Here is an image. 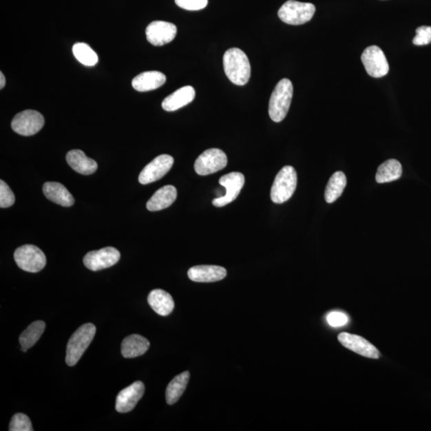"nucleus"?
Returning <instances> with one entry per match:
<instances>
[{"mask_svg": "<svg viewBox=\"0 0 431 431\" xmlns=\"http://www.w3.org/2000/svg\"><path fill=\"white\" fill-rule=\"evenodd\" d=\"M339 341L344 347L353 352L363 355L370 359H379V352L374 345L369 343L364 338L357 335L347 333H340L338 337Z\"/></svg>", "mask_w": 431, "mask_h": 431, "instance_id": "nucleus-15", "label": "nucleus"}, {"mask_svg": "<svg viewBox=\"0 0 431 431\" xmlns=\"http://www.w3.org/2000/svg\"><path fill=\"white\" fill-rule=\"evenodd\" d=\"M431 43V27L422 26L416 30V36L413 39V43L416 46H424Z\"/></svg>", "mask_w": 431, "mask_h": 431, "instance_id": "nucleus-31", "label": "nucleus"}, {"mask_svg": "<svg viewBox=\"0 0 431 431\" xmlns=\"http://www.w3.org/2000/svg\"><path fill=\"white\" fill-rule=\"evenodd\" d=\"M5 85H6V79H5L3 72H0V89H3Z\"/></svg>", "mask_w": 431, "mask_h": 431, "instance_id": "nucleus-34", "label": "nucleus"}, {"mask_svg": "<svg viewBox=\"0 0 431 431\" xmlns=\"http://www.w3.org/2000/svg\"><path fill=\"white\" fill-rule=\"evenodd\" d=\"M67 162L74 171L80 174L90 175L96 171L98 164L87 157L82 150L73 149L67 154Z\"/></svg>", "mask_w": 431, "mask_h": 431, "instance_id": "nucleus-19", "label": "nucleus"}, {"mask_svg": "<svg viewBox=\"0 0 431 431\" xmlns=\"http://www.w3.org/2000/svg\"><path fill=\"white\" fill-rule=\"evenodd\" d=\"M10 431H32L31 420L26 414L18 413L13 416L9 425Z\"/></svg>", "mask_w": 431, "mask_h": 431, "instance_id": "nucleus-29", "label": "nucleus"}, {"mask_svg": "<svg viewBox=\"0 0 431 431\" xmlns=\"http://www.w3.org/2000/svg\"><path fill=\"white\" fill-rule=\"evenodd\" d=\"M327 320L329 325L335 328L343 327V326L348 323V315L339 312L329 313L327 317Z\"/></svg>", "mask_w": 431, "mask_h": 431, "instance_id": "nucleus-33", "label": "nucleus"}, {"mask_svg": "<svg viewBox=\"0 0 431 431\" xmlns=\"http://www.w3.org/2000/svg\"><path fill=\"white\" fill-rule=\"evenodd\" d=\"M148 303L155 313L167 317L173 312L174 302L171 295L162 289H154L150 292Z\"/></svg>", "mask_w": 431, "mask_h": 431, "instance_id": "nucleus-23", "label": "nucleus"}, {"mask_svg": "<svg viewBox=\"0 0 431 431\" xmlns=\"http://www.w3.org/2000/svg\"><path fill=\"white\" fill-rule=\"evenodd\" d=\"M219 183L225 188L227 193L222 197L213 200L216 207H223L237 199L244 185V176L242 173L233 172L224 175L219 180Z\"/></svg>", "mask_w": 431, "mask_h": 431, "instance_id": "nucleus-11", "label": "nucleus"}, {"mask_svg": "<svg viewBox=\"0 0 431 431\" xmlns=\"http://www.w3.org/2000/svg\"><path fill=\"white\" fill-rule=\"evenodd\" d=\"M174 162L173 157L168 154L160 155L145 167L139 175V182L147 185L157 182L167 174Z\"/></svg>", "mask_w": 431, "mask_h": 431, "instance_id": "nucleus-12", "label": "nucleus"}, {"mask_svg": "<svg viewBox=\"0 0 431 431\" xmlns=\"http://www.w3.org/2000/svg\"><path fill=\"white\" fill-rule=\"evenodd\" d=\"M177 33V27L174 23L165 21H154L145 30L148 42L157 47L172 42Z\"/></svg>", "mask_w": 431, "mask_h": 431, "instance_id": "nucleus-13", "label": "nucleus"}, {"mask_svg": "<svg viewBox=\"0 0 431 431\" xmlns=\"http://www.w3.org/2000/svg\"><path fill=\"white\" fill-rule=\"evenodd\" d=\"M45 120L41 114L36 110L27 109L14 117L12 128L14 132L23 136H32L42 129Z\"/></svg>", "mask_w": 431, "mask_h": 431, "instance_id": "nucleus-8", "label": "nucleus"}, {"mask_svg": "<svg viewBox=\"0 0 431 431\" xmlns=\"http://www.w3.org/2000/svg\"><path fill=\"white\" fill-rule=\"evenodd\" d=\"M227 154L219 149H209L200 155L194 164L195 171L200 176H207L227 167Z\"/></svg>", "mask_w": 431, "mask_h": 431, "instance_id": "nucleus-7", "label": "nucleus"}, {"mask_svg": "<svg viewBox=\"0 0 431 431\" xmlns=\"http://www.w3.org/2000/svg\"><path fill=\"white\" fill-rule=\"evenodd\" d=\"M121 257L118 249L113 247H107L97 250V251L89 252L83 258L85 266L88 269L96 272L112 267L116 264Z\"/></svg>", "mask_w": 431, "mask_h": 431, "instance_id": "nucleus-10", "label": "nucleus"}, {"mask_svg": "<svg viewBox=\"0 0 431 431\" xmlns=\"http://www.w3.org/2000/svg\"><path fill=\"white\" fill-rule=\"evenodd\" d=\"M43 193L52 202L64 207H72L74 199L63 185L59 182H46L43 185Z\"/></svg>", "mask_w": 431, "mask_h": 431, "instance_id": "nucleus-21", "label": "nucleus"}, {"mask_svg": "<svg viewBox=\"0 0 431 431\" xmlns=\"http://www.w3.org/2000/svg\"><path fill=\"white\" fill-rule=\"evenodd\" d=\"M145 393V386L141 381L129 386L120 392L116 399V410L119 413H128L132 412L142 399Z\"/></svg>", "mask_w": 431, "mask_h": 431, "instance_id": "nucleus-14", "label": "nucleus"}, {"mask_svg": "<svg viewBox=\"0 0 431 431\" xmlns=\"http://www.w3.org/2000/svg\"><path fill=\"white\" fill-rule=\"evenodd\" d=\"M150 344L147 339L140 335H132L125 338L122 343L123 357L127 359L141 357L147 352Z\"/></svg>", "mask_w": 431, "mask_h": 431, "instance_id": "nucleus-22", "label": "nucleus"}, {"mask_svg": "<svg viewBox=\"0 0 431 431\" xmlns=\"http://www.w3.org/2000/svg\"><path fill=\"white\" fill-rule=\"evenodd\" d=\"M293 96V86L288 78H283L275 86L271 95L269 114L275 123H280L286 117Z\"/></svg>", "mask_w": 431, "mask_h": 431, "instance_id": "nucleus-2", "label": "nucleus"}, {"mask_svg": "<svg viewBox=\"0 0 431 431\" xmlns=\"http://www.w3.org/2000/svg\"><path fill=\"white\" fill-rule=\"evenodd\" d=\"M315 12L313 3L288 0L280 8L278 16L285 23L302 25L310 21Z\"/></svg>", "mask_w": 431, "mask_h": 431, "instance_id": "nucleus-5", "label": "nucleus"}, {"mask_svg": "<svg viewBox=\"0 0 431 431\" xmlns=\"http://www.w3.org/2000/svg\"><path fill=\"white\" fill-rule=\"evenodd\" d=\"M73 54L79 63L84 66L94 67L98 62V57L96 52L89 46L88 44L84 43H77L73 46Z\"/></svg>", "mask_w": 431, "mask_h": 431, "instance_id": "nucleus-28", "label": "nucleus"}, {"mask_svg": "<svg viewBox=\"0 0 431 431\" xmlns=\"http://www.w3.org/2000/svg\"><path fill=\"white\" fill-rule=\"evenodd\" d=\"M227 271L217 265H198L189 269L188 277L194 282L212 283L227 277Z\"/></svg>", "mask_w": 431, "mask_h": 431, "instance_id": "nucleus-16", "label": "nucleus"}, {"mask_svg": "<svg viewBox=\"0 0 431 431\" xmlns=\"http://www.w3.org/2000/svg\"><path fill=\"white\" fill-rule=\"evenodd\" d=\"M14 258L18 266L28 273H39L47 264L46 255L42 250L32 244L18 248L14 252Z\"/></svg>", "mask_w": 431, "mask_h": 431, "instance_id": "nucleus-6", "label": "nucleus"}, {"mask_svg": "<svg viewBox=\"0 0 431 431\" xmlns=\"http://www.w3.org/2000/svg\"><path fill=\"white\" fill-rule=\"evenodd\" d=\"M190 374L189 372H185L177 375L168 385L167 392H165V398L169 405L176 403L180 396L183 395L185 389H187Z\"/></svg>", "mask_w": 431, "mask_h": 431, "instance_id": "nucleus-26", "label": "nucleus"}, {"mask_svg": "<svg viewBox=\"0 0 431 431\" xmlns=\"http://www.w3.org/2000/svg\"><path fill=\"white\" fill-rule=\"evenodd\" d=\"M175 3L179 8L188 11H199L207 8L208 0H175Z\"/></svg>", "mask_w": 431, "mask_h": 431, "instance_id": "nucleus-32", "label": "nucleus"}, {"mask_svg": "<svg viewBox=\"0 0 431 431\" xmlns=\"http://www.w3.org/2000/svg\"><path fill=\"white\" fill-rule=\"evenodd\" d=\"M361 60L366 72L373 78H382L389 72V64L382 50L377 46L365 49Z\"/></svg>", "mask_w": 431, "mask_h": 431, "instance_id": "nucleus-9", "label": "nucleus"}, {"mask_svg": "<svg viewBox=\"0 0 431 431\" xmlns=\"http://www.w3.org/2000/svg\"><path fill=\"white\" fill-rule=\"evenodd\" d=\"M165 82H167V77L163 73L147 72L135 77L132 81V86L139 92H147L161 87Z\"/></svg>", "mask_w": 431, "mask_h": 431, "instance_id": "nucleus-20", "label": "nucleus"}, {"mask_svg": "<svg viewBox=\"0 0 431 431\" xmlns=\"http://www.w3.org/2000/svg\"><path fill=\"white\" fill-rule=\"evenodd\" d=\"M95 333L96 327L92 324H85L75 330L67 347L66 363L70 367L77 364L93 341Z\"/></svg>", "mask_w": 431, "mask_h": 431, "instance_id": "nucleus-3", "label": "nucleus"}, {"mask_svg": "<svg viewBox=\"0 0 431 431\" xmlns=\"http://www.w3.org/2000/svg\"><path fill=\"white\" fill-rule=\"evenodd\" d=\"M224 73L228 78L238 86L248 83L251 76V66L249 58L242 50L230 48L223 57Z\"/></svg>", "mask_w": 431, "mask_h": 431, "instance_id": "nucleus-1", "label": "nucleus"}, {"mask_svg": "<svg viewBox=\"0 0 431 431\" xmlns=\"http://www.w3.org/2000/svg\"><path fill=\"white\" fill-rule=\"evenodd\" d=\"M402 174V165L397 160L390 159L379 165L375 180L379 184L392 182L399 179Z\"/></svg>", "mask_w": 431, "mask_h": 431, "instance_id": "nucleus-24", "label": "nucleus"}, {"mask_svg": "<svg viewBox=\"0 0 431 431\" xmlns=\"http://www.w3.org/2000/svg\"><path fill=\"white\" fill-rule=\"evenodd\" d=\"M297 185V174L290 165L280 170L271 189V200L275 204H283L292 198Z\"/></svg>", "mask_w": 431, "mask_h": 431, "instance_id": "nucleus-4", "label": "nucleus"}, {"mask_svg": "<svg viewBox=\"0 0 431 431\" xmlns=\"http://www.w3.org/2000/svg\"><path fill=\"white\" fill-rule=\"evenodd\" d=\"M178 196L177 189L174 185H165L157 190L148 200L147 208L149 211H160L172 205Z\"/></svg>", "mask_w": 431, "mask_h": 431, "instance_id": "nucleus-18", "label": "nucleus"}, {"mask_svg": "<svg viewBox=\"0 0 431 431\" xmlns=\"http://www.w3.org/2000/svg\"><path fill=\"white\" fill-rule=\"evenodd\" d=\"M196 95L195 90L191 86H185L178 89L172 94L163 100L162 107L165 112H172L182 108L192 103Z\"/></svg>", "mask_w": 431, "mask_h": 431, "instance_id": "nucleus-17", "label": "nucleus"}, {"mask_svg": "<svg viewBox=\"0 0 431 431\" xmlns=\"http://www.w3.org/2000/svg\"><path fill=\"white\" fill-rule=\"evenodd\" d=\"M346 185H347V178H346L345 174L340 171L335 173L330 177L325 189L324 198L326 202L328 203L335 202L341 196Z\"/></svg>", "mask_w": 431, "mask_h": 431, "instance_id": "nucleus-27", "label": "nucleus"}, {"mask_svg": "<svg viewBox=\"0 0 431 431\" xmlns=\"http://www.w3.org/2000/svg\"><path fill=\"white\" fill-rule=\"evenodd\" d=\"M46 328V324L41 320L30 324L26 330H24L19 337V343L21 345L22 352L26 353L29 348L36 344Z\"/></svg>", "mask_w": 431, "mask_h": 431, "instance_id": "nucleus-25", "label": "nucleus"}, {"mask_svg": "<svg viewBox=\"0 0 431 431\" xmlns=\"http://www.w3.org/2000/svg\"><path fill=\"white\" fill-rule=\"evenodd\" d=\"M16 202V198L8 184L0 180V207L6 209L11 207Z\"/></svg>", "mask_w": 431, "mask_h": 431, "instance_id": "nucleus-30", "label": "nucleus"}]
</instances>
